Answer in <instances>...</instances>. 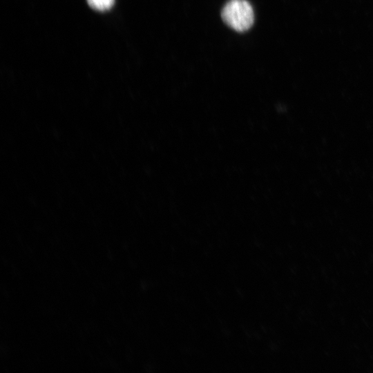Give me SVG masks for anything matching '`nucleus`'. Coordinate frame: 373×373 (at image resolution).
I'll use <instances>...</instances> for the list:
<instances>
[{
	"label": "nucleus",
	"instance_id": "obj_1",
	"mask_svg": "<svg viewBox=\"0 0 373 373\" xmlns=\"http://www.w3.org/2000/svg\"><path fill=\"white\" fill-rule=\"evenodd\" d=\"M221 15L227 26L238 32L249 29L254 21L252 6L246 0H230L224 6Z\"/></svg>",
	"mask_w": 373,
	"mask_h": 373
},
{
	"label": "nucleus",
	"instance_id": "obj_2",
	"mask_svg": "<svg viewBox=\"0 0 373 373\" xmlns=\"http://www.w3.org/2000/svg\"><path fill=\"white\" fill-rule=\"evenodd\" d=\"M115 0H87L88 5L95 10L104 11L110 9Z\"/></svg>",
	"mask_w": 373,
	"mask_h": 373
}]
</instances>
